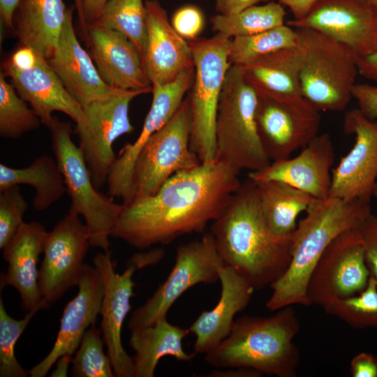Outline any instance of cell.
Returning <instances> with one entry per match:
<instances>
[{
  "instance_id": "cell-30",
  "label": "cell",
  "mask_w": 377,
  "mask_h": 377,
  "mask_svg": "<svg viewBox=\"0 0 377 377\" xmlns=\"http://www.w3.org/2000/svg\"><path fill=\"white\" fill-rule=\"evenodd\" d=\"M256 184L263 213L271 232L278 239L290 238L296 229L299 214L306 212L316 198L279 181Z\"/></svg>"
},
{
  "instance_id": "cell-43",
  "label": "cell",
  "mask_w": 377,
  "mask_h": 377,
  "mask_svg": "<svg viewBox=\"0 0 377 377\" xmlns=\"http://www.w3.org/2000/svg\"><path fill=\"white\" fill-rule=\"evenodd\" d=\"M350 370L353 377H377V357L360 353L352 359Z\"/></svg>"
},
{
  "instance_id": "cell-23",
  "label": "cell",
  "mask_w": 377,
  "mask_h": 377,
  "mask_svg": "<svg viewBox=\"0 0 377 377\" xmlns=\"http://www.w3.org/2000/svg\"><path fill=\"white\" fill-rule=\"evenodd\" d=\"M75 7L68 8L57 45L47 61L67 91L82 105L115 94L100 76L90 55L81 46L73 24Z\"/></svg>"
},
{
  "instance_id": "cell-22",
  "label": "cell",
  "mask_w": 377,
  "mask_h": 377,
  "mask_svg": "<svg viewBox=\"0 0 377 377\" xmlns=\"http://www.w3.org/2000/svg\"><path fill=\"white\" fill-rule=\"evenodd\" d=\"M47 232L38 221L24 222L17 233L3 249L8 263L1 276V290L11 286L18 292L21 307L27 313L47 309L39 285V256L43 253Z\"/></svg>"
},
{
  "instance_id": "cell-38",
  "label": "cell",
  "mask_w": 377,
  "mask_h": 377,
  "mask_svg": "<svg viewBox=\"0 0 377 377\" xmlns=\"http://www.w3.org/2000/svg\"><path fill=\"white\" fill-rule=\"evenodd\" d=\"M38 311L27 313L20 320L10 317L0 297V376L27 377L29 374L17 362L15 355V344L21 334Z\"/></svg>"
},
{
  "instance_id": "cell-50",
  "label": "cell",
  "mask_w": 377,
  "mask_h": 377,
  "mask_svg": "<svg viewBox=\"0 0 377 377\" xmlns=\"http://www.w3.org/2000/svg\"><path fill=\"white\" fill-rule=\"evenodd\" d=\"M72 358V356L70 355H64L59 358L56 362L57 368L52 371L50 376H66L67 370Z\"/></svg>"
},
{
  "instance_id": "cell-32",
  "label": "cell",
  "mask_w": 377,
  "mask_h": 377,
  "mask_svg": "<svg viewBox=\"0 0 377 377\" xmlns=\"http://www.w3.org/2000/svg\"><path fill=\"white\" fill-rule=\"evenodd\" d=\"M90 24L121 34L135 45L143 64L147 31L142 0H108L99 17Z\"/></svg>"
},
{
  "instance_id": "cell-6",
  "label": "cell",
  "mask_w": 377,
  "mask_h": 377,
  "mask_svg": "<svg viewBox=\"0 0 377 377\" xmlns=\"http://www.w3.org/2000/svg\"><path fill=\"white\" fill-rule=\"evenodd\" d=\"M258 95L241 68H228L219 102L215 137L216 159L238 174L264 169L271 163L262 146L256 124Z\"/></svg>"
},
{
  "instance_id": "cell-9",
  "label": "cell",
  "mask_w": 377,
  "mask_h": 377,
  "mask_svg": "<svg viewBox=\"0 0 377 377\" xmlns=\"http://www.w3.org/2000/svg\"><path fill=\"white\" fill-rule=\"evenodd\" d=\"M191 125V109L187 96L138 154L133 173V199L155 194L174 175L202 163L190 147Z\"/></svg>"
},
{
  "instance_id": "cell-12",
  "label": "cell",
  "mask_w": 377,
  "mask_h": 377,
  "mask_svg": "<svg viewBox=\"0 0 377 377\" xmlns=\"http://www.w3.org/2000/svg\"><path fill=\"white\" fill-rule=\"evenodd\" d=\"M142 91L124 90L82 106L87 122L76 126L81 149L94 186L98 190L107 184L117 156L112 145L120 136L131 133L129 105Z\"/></svg>"
},
{
  "instance_id": "cell-45",
  "label": "cell",
  "mask_w": 377,
  "mask_h": 377,
  "mask_svg": "<svg viewBox=\"0 0 377 377\" xmlns=\"http://www.w3.org/2000/svg\"><path fill=\"white\" fill-rule=\"evenodd\" d=\"M359 75L371 80L377 81V51L357 59Z\"/></svg>"
},
{
  "instance_id": "cell-18",
  "label": "cell",
  "mask_w": 377,
  "mask_h": 377,
  "mask_svg": "<svg viewBox=\"0 0 377 377\" xmlns=\"http://www.w3.org/2000/svg\"><path fill=\"white\" fill-rule=\"evenodd\" d=\"M286 24L319 31L348 46L359 58L377 51V18L365 0H319Z\"/></svg>"
},
{
  "instance_id": "cell-3",
  "label": "cell",
  "mask_w": 377,
  "mask_h": 377,
  "mask_svg": "<svg viewBox=\"0 0 377 377\" xmlns=\"http://www.w3.org/2000/svg\"><path fill=\"white\" fill-rule=\"evenodd\" d=\"M291 237V260L286 271L270 285L267 309L311 305L307 296L310 276L330 244L341 233L355 230L371 214L370 202L329 197L316 199Z\"/></svg>"
},
{
  "instance_id": "cell-39",
  "label": "cell",
  "mask_w": 377,
  "mask_h": 377,
  "mask_svg": "<svg viewBox=\"0 0 377 377\" xmlns=\"http://www.w3.org/2000/svg\"><path fill=\"white\" fill-rule=\"evenodd\" d=\"M28 204L18 185L10 186L0 193V249L12 239L24 223L23 216Z\"/></svg>"
},
{
  "instance_id": "cell-7",
  "label": "cell",
  "mask_w": 377,
  "mask_h": 377,
  "mask_svg": "<svg viewBox=\"0 0 377 377\" xmlns=\"http://www.w3.org/2000/svg\"><path fill=\"white\" fill-rule=\"evenodd\" d=\"M48 128L54 156L71 200L69 212L83 217L90 245L108 251L109 237L124 205L94 186L82 152L72 140L71 124L54 117Z\"/></svg>"
},
{
  "instance_id": "cell-8",
  "label": "cell",
  "mask_w": 377,
  "mask_h": 377,
  "mask_svg": "<svg viewBox=\"0 0 377 377\" xmlns=\"http://www.w3.org/2000/svg\"><path fill=\"white\" fill-rule=\"evenodd\" d=\"M231 38L216 33L189 43L194 80L188 96L192 117L190 147L202 163L216 159L215 126L220 96L228 68Z\"/></svg>"
},
{
  "instance_id": "cell-42",
  "label": "cell",
  "mask_w": 377,
  "mask_h": 377,
  "mask_svg": "<svg viewBox=\"0 0 377 377\" xmlns=\"http://www.w3.org/2000/svg\"><path fill=\"white\" fill-rule=\"evenodd\" d=\"M353 98L357 101L358 108L364 115L377 120V86L356 84L353 89Z\"/></svg>"
},
{
  "instance_id": "cell-16",
  "label": "cell",
  "mask_w": 377,
  "mask_h": 377,
  "mask_svg": "<svg viewBox=\"0 0 377 377\" xmlns=\"http://www.w3.org/2000/svg\"><path fill=\"white\" fill-rule=\"evenodd\" d=\"M343 129L355 143L332 173L330 197L370 202L377 182V120L354 108L345 114Z\"/></svg>"
},
{
  "instance_id": "cell-44",
  "label": "cell",
  "mask_w": 377,
  "mask_h": 377,
  "mask_svg": "<svg viewBox=\"0 0 377 377\" xmlns=\"http://www.w3.org/2000/svg\"><path fill=\"white\" fill-rule=\"evenodd\" d=\"M268 0H215V9L223 15L237 13L250 6Z\"/></svg>"
},
{
  "instance_id": "cell-53",
  "label": "cell",
  "mask_w": 377,
  "mask_h": 377,
  "mask_svg": "<svg viewBox=\"0 0 377 377\" xmlns=\"http://www.w3.org/2000/svg\"><path fill=\"white\" fill-rule=\"evenodd\" d=\"M374 196L377 197V182H376V186H375V188H374Z\"/></svg>"
},
{
  "instance_id": "cell-36",
  "label": "cell",
  "mask_w": 377,
  "mask_h": 377,
  "mask_svg": "<svg viewBox=\"0 0 377 377\" xmlns=\"http://www.w3.org/2000/svg\"><path fill=\"white\" fill-rule=\"evenodd\" d=\"M323 309L354 328L377 327V280L370 274L362 291L349 297L337 300Z\"/></svg>"
},
{
  "instance_id": "cell-11",
  "label": "cell",
  "mask_w": 377,
  "mask_h": 377,
  "mask_svg": "<svg viewBox=\"0 0 377 377\" xmlns=\"http://www.w3.org/2000/svg\"><path fill=\"white\" fill-rule=\"evenodd\" d=\"M257 95L258 132L271 162L290 158L318 135L320 111L304 96Z\"/></svg>"
},
{
  "instance_id": "cell-47",
  "label": "cell",
  "mask_w": 377,
  "mask_h": 377,
  "mask_svg": "<svg viewBox=\"0 0 377 377\" xmlns=\"http://www.w3.org/2000/svg\"><path fill=\"white\" fill-rule=\"evenodd\" d=\"M208 376L210 377H260L263 374L250 368L230 367L222 370H213Z\"/></svg>"
},
{
  "instance_id": "cell-24",
  "label": "cell",
  "mask_w": 377,
  "mask_h": 377,
  "mask_svg": "<svg viewBox=\"0 0 377 377\" xmlns=\"http://www.w3.org/2000/svg\"><path fill=\"white\" fill-rule=\"evenodd\" d=\"M147 45L143 66L151 85L174 80L194 67L192 51L186 39L173 28L165 10L156 0H147Z\"/></svg>"
},
{
  "instance_id": "cell-26",
  "label": "cell",
  "mask_w": 377,
  "mask_h": 377,
  "mask_svg": "<svg viewBox=\"0 0 377 377\" xmlns=\"http://www.w3.org/2000/svg\"><path fill=\"white\" fill-rule=\"evenodd\" d=\"M220 298L209 311H202L188 328L195 336L193 352L206 354L230 333L235 315L249 304L255 290L251 282L229 265L219 268Z\"/></svg>"
},
{
  "instance_id": "cell-1",
  "label": "cell",
  "mask_w": 377,
  "mask_h": 377,
  "mask_svg": "<svg viewBox=\"0 0 377 377\" xmlns=\"http://www.w3.org/2000/svg\"><path fill=\"white\" fill-rule=\"evenodd\" d=\"M238 175L216 159L179 172L155 194L123 205L111 237L144 249L202 232L221 214L240 187Z\"/></svg>"
},
{
  "instance_id": "cell-2",
  "label": "cell",
  "mask_w": 377,
  "mask_h": 377,
  "mask_svg": "<svg viewBox=\"0 0 377 377\" xmlns=\"http://www.w3.org/2000/svg\"><path fill=\"white\" fill-rule=\"evenodd\" d=\"M210 233L224 265L234 268L255 289L271 285L288 269L291 237H275L265 221L258 186L249 179L242 183Z\"/></svg>"
},
{
  "instance_id": "cell-40",
  "label": "cell",
  "mask_w": 377,
  "mask_h": 377,
  "mask_svg": "<svg viewBox=\"0 0 377 377\" xmlns=\"http://www.w3.org/2000/svg\"><path fill=\"white\" fill-rule=\"evenodd\" d=\"M171 24L182 38L193 40L203 29L204 16L198 8L185 6L175 12Z\"/></svg>"
},
{
  "instance_id": "cell-10",
  "label": "cell",
  "mask_w": 377,
  "mask_h": 377,
  "mask_svg": "<svg viewBox=\"0 0 377 377\" xmlns=\"http://www.w3.org/2000/svg\"><path fill=\"white\" fill-rule=\"evenodd\" d=\"M222 265L210 232L178 246L170 273L152 296L132 313L128 322L129 329L151 325L166 318L172 304L190 288L219 281V268Z\"/></svg>"
},
{
  "instance_id": "cell-27",
  "label": "cell",
  "mask_w": 377,
  "mask_h": 377,
  "mask_svg": "<svg viewBox=\"0 0 377 377\" xmlns=\"http://www.w3.org/2000/svg\"><path fill=\"white\" fill-rule=\"evenodd\" d=\"M131 331L129 344L135 352V377L154 376L160 359L166 355L186 362L196 355L194 352L187 353L183 348V339L190 333L189 329L172 325L167 318Z\"/></svg>"
},
{
  "instance_id": "cell-52",
  "label": "cell",
  "mask_w": 377,
  "mask_h": 377,
  "mask_svg": "<svg viewBox=\"0 0 377 377\" xmlns=\"http://www.w3.org/2000/svg\"><path fill=\"white\" fill-rule=\"evenodd\" d=\"M377 18V0H365Z\"/></svg>"
},
{
  "instance_id": "cell-14",
  "label": "cell",
  "mask_w": 377,
  "mask_h": 377,
  "mask_svg": "<svg viewBox=\"0 0 377 377\" xmlns=\"http://www.w3.org/2000/svg\"><path fill=\"white\" fill-rule=\"evenodd\" d=\"M79 216L68 212L45 238L39 285L43 298L49 304L77 286L81 277L91 245L88 229Z\"/></svg>"
},
{
  "instance_id": "cell-33",
  "label": "cell",
  "mask_w": 377,
  "mask_h": 377,
  "mask_svg": "<svg viewBox=\"0 0 377 377\" xmlns=\"http://www.w3.org/2000/svg\"><path fill=\"white\" fill-rule=\"evenodd\" d=\"M286 12L279 2L254 5L237 13L216 15L211 19L212 29L229 38L256 34L285 24Z\"/></svg>"
},
{
  "instance_id": "cell-48",
  "label": "cell",
  "mask_w": 377,
  "mask_h": 377,
  "mask_svg": "<svg viewBox=\"0 0 377 377\" xmlns=\"http://www.w3.org/2000/svg\"><path fill=\"white\" fill-rule=\"evenodd\" d=\"M108 1L83 0V13L87 26L96 20Z\"/></svg>"
},
{
  "instance_id": "cell-4",
  "label": "cell",
  "mask_w": 377,
  "mask_h": 377,
  "mask_svg": "<svg viewBox=\"0 0 377 377\" xmlns=\"http://www.w3.org/2000/svg\"><path fill=\"white\" fill-rule=\"evenodd\" d=\"M299 328L293 306L269 317L244 316L235 320L229 335L205 354V361L218 369L246 367L263 374L295 377L300 355L293 339Z\"/></svg>"
},
{
  "instance_id": "cell-34",
  "label": "cell",
  "mask_w": 377,
  "mask_h": 377,
  "mask_svg": "<svg viewBox=\"0 0 377 377\" xmlns=\"http://www.w3.org/2000/svg\"><path fill=\"white\" fill-rule=\"evenodd\" d=\"M295 29L285 24L267 31L231 39L229 61L242 66L257 59L283 49L297 46Z\"/></svg>"
},
{
  "instance_id": "cell-20",
  "label": "cell",
  "mask_w": 377,
  "mask_h": 377,
  "mask_svg": "<svg viewBox=\"0 0 377 377\" xmlns=\"http://www.w3.org/2000/svg\"><path fill=\"white\" fill-rule=\"evenodd\" d=\"M334 158L330 135L318 134L295 157L272 161L263 170L249 172L248 178L255 182H284L316 199L325 200L330 197Z\"/></svg>"
},
{
  "instance_id": "cell-37",
  "label": "cell",
  "mask_w": 377,
  "mask_h": 377,
  "mask_svg": "<svg viewBox=\"0 0 377 377\" xmlns=\"http://www.w3.org/2000/svg\"><path fill=\"white\" fill-rule=\"evenodd\" d=\"M103 343L101 329H97L95 325L87 329L72 358V376H115L111 360L104 352Z\"/></svg>"
},
{
  "instance_id": "cell-29",
  "label": "cell",
  "mask_w": 377,
  "mask_h": 377,
  "mask_svg": "<svg viewBox=\"0 0 377 377\" xmlns=\"http://www.w3.org/2000/svg\"><path fill=\"white\" fill-rule=\"evenodd\" d=\"M239 67L247 82L258 94L302 96L297 46L272 52Z\"/></svg>"
},
{
  "instance_id": "cell-21",
  "label": "cell",
  "mask_w": 377,
  "mask_h": 377,
  "mask_svg": "<svg viewBox=\"0 0 377 377\" xmlns=\"http://www.w3.org/2000/svg\"><path fill=\"white\" fill-rule=\"evenodd\" d=\"M6 73L18 95L29 103L31 109L47 128L55 111L68 115L77 126H84L86 117L82 106L67 91L49 64L47 59L38 54L36 62L25 68L4 64Z\"/></svg>"
},
{
  "instance_id": "cell-19",
  "label": "cell",
  "mask_w": 377,
  "mask_h": 377,
  "mask_svg": "<svg viewBox=\"0 0 377 377\" xmlns=\"http://www.w3.org/2000/svg\"><path fill=\"white\" fill-rule=\"evenodd\" d=\"M77 295L66 305L60 327L47 355L29 371L31 377H44L64 355L73 356L89 327L95 325L100 314L104 288L95 266L84 264L77 284Z\"/></svg>"
},
{
  "instance_id": "cell-41",
  "label": "cell",
  "mask_w": 377,
  "mask_h": 377,
  "mask_svg": "<svg viewBox=\"0 0 377 377\" xmlns=\"http://www.w3.org/2000/svg\"><path fill=\"white\" fill-rule=\"evenodd\" d=\"M371 275L377 280V215L372 213L357 228Z\"/></svg>"
},
{
  "instance_id": "cell-13",
  "label": "cell",
  "mask_w": 377,
  "mask_h": 377,
  "mask_svg": "<svg viewBox=\"0 0 377 377\" xmlns=\"http://www.w3.org/2000/svg\"><path fill=\"white\" fill-rule=\"evenodd\" d=\"M370 274L357 229L346 231L330 244L312 272L307 288L310 304L323 308L355 295L364 289Z\"/></svg>"
},
{
  "instance_id": "cell-35",
  "label": "cell",
  "mask_w": 377,
  "mask_h": 377,
  "mask_svg": "<svg viewBox=\"0 0 377 377\" xmlns=\"http://www.w3.org/2000/svg\"><path fill=\"white\" fill-rule=\"evenodd\" d=\"M41 121L29 109L12 84L0 75V135L7 139H18L24 133L38 128Z\"/></svg>"
},
{
  "instance_id": "cell-49",
  "label": "cell",
  "mask_w": 377,
  "mask_h": 377,
  "mask_svg": "<svg viewBox=\"0 0 377 377\" xmlns=\"http://www.w3.org/2000/svg\"><path fill=\"white\" fill-rule=\"evenodd\" d=\"M20 2V0H0L1 21L6 27H13L14 15Z\"/></svg>"
},
{
  "instance_id": "cell-25",
  "label": "cell",
  "mask_w": 377,
  "mask_h": 377,
  "mask_svg": "<svg viewBox=\"0 0 377 377\" xmlns=\"http://www.w3.org/2000/svg\"><path fill=\"white\" fill-rule=\"evenodd\" d=\"M88 41L91 58L105 83L120 89L151 92L142 58L128 38L116 31L89 24Z\"/></svg>"
},
{
  "instance_id": "cell-51",
  "label": "cell",
  "mask_w": 377,
  "mask_h": 377,
  "mask_svg": "<svg viewBox=\"0 0 377 377\" xmlns=\"http://www.w3.org/2000/svg\"><path fill=\"white\" fill-rule=\"evenodd\" d=\"M74 1H75V10L77 11V13L79 17L80 27L82 29L83 32L85 34V35H87V37L88 39V26L84 20L83 8H82L83 0H74Z\"/></svg>"
},
{
  "instance_id": "cell-31",
  "label": "cell",
  "mask_w": 377,
  "mask_h": 377,
  "mask_svg": "<svg viewBox=\"0 0 377 377\" xmlns=\"http://www.w3.org/2000/svg\"><path fill=\"white\" fill-rule=\"evenodd\" d=\"M27 184L35 190L32 205L45 211L66 193L63 175L56 158L40 155L27 167L15 168L0 164V192L13 186Z\"/></svg>"
},
{
  "instance_id": "cell-46",
  "label": "cell",
  "mask_w": 377,
  "mask_h": 377,
  "mask_svg": "<svg viewBox=\"0 0 377 377\" xmlns=\"http://www.w3.org/2000/svg\"><path fill=\"white\" fill-rule=\"evenodd\" d=\"M319 0H279L283 6L288 7L295 20L305 17Z\"/></svg>"
},
{
  "instance_id": "cell-17",
  "label": "cell",
  "mask_w": 377,
  "mask_h": 377,
  "mask_svg": "<svg viewBox=\"0 0 377 377\" xmlns=\"http://www.w3.org/2000/svg\"><path fill=\"white\" fill-rule=\"evenodd\" d=\"M104 288L101 308V329L108 355L117 377H135L133 357L124 348L121 330L124 321L131 310L135 283L133 276L138 265L130 260L122 274L115 271L110 251L97 253L93 260Z\"/></svg>"
},
{
  "instance_id": "cell-28",
  "label": "cell",
  "mask_w": 377,
  "mask_h": 377,
  "mask_svg": "<svg viewBox=\"0 0 377 377\" xmlns=\"http://www.w3.org/2000/svg\"><path fill=\"white\" fill-rule=\"evenodd\" d=\"M67 9L63 0H20L15 13L21 45L49 59L57 45Z\"/></svg>"
},
{
  "instance_id": "cell-15",
  "label": "cell",
  "mask_w": 377,
  "mask_h": 377,
  "mask_svg": "<svg viewBox=\"0 0 377 377\" xmlns=\"http://www.w3.org/2000/svg\"><path fill=\"white\" fill-rule=\"evenodd\" d=\"M194 75V67L189 68L170 82L152 86L151 107L139 135L133 143L124 146L110 169L107 181L108 195L121 198L123 204L133 200V173L138 154L149 138L178 110L192 87Z\"/></svg>"
},
{
  "instance_id": "cell-5",
  "label": "cell",
  "mask_w": 377,
  "mask_h": 377,
  "mask_svg": "<svg viewBox=\"0 0 377 377\" xmlns=\"http://www.w3.org/2000/svg\"><path fill=\"white\" fill-rule=\"evenodd\" d=\"M295 30L302 96L320 111L343 110L357 84V56L346 45L319 31Z\"/></svg>"
}]
</instances>
